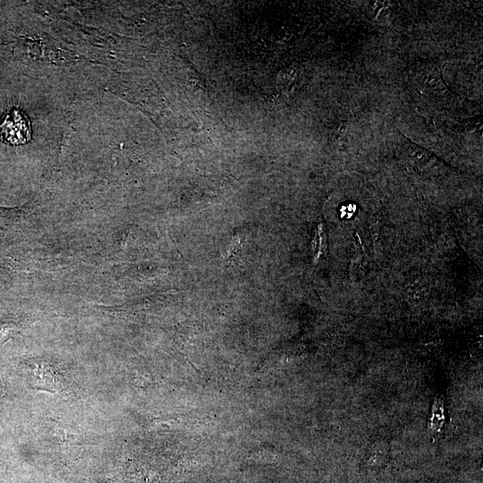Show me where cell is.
<instances>
[{
	"instance_id": "6da1fadb",
	"label": "cell",
	"mask_w": 483,
	"mask_h": 483,
	"mask_svg": "<svg viewBox=\"0 0 483 483\" xmlns=\"http://www.w3.org/2000/svg\"><path fill=\"white\" fill-rule=\"evenodd\" d=\"M31 139L30 121L22 111H7L0 123V141L9 145H22Z\"/></svg>"
},
{
	"instance_id": "7a4b0ae2",
	"label": "cell",
	"mask_w": 483,
	"mask_h": 483,
	"mask_svg": "<svg viewBox=\"0 0 483 483\" xmlns=\"http://www.w3.org/2000/svg\"><path fill=\"white\" fill-rule=\"evenodd\" d=\"M423 87L434 93H443L446 88L440 77L435 71H428L424 72L420 78Z\"/></svg>"
},
{
	"instance_id": "3957f363",
	"label": "cell",
	"mask_w": 483,
	"mask_h": 483,
	"mask_svg": "<svg viewBox=\"0 0 483 483\" xmlns=\"http://www.w3.org/2000/svg\"><path fill=\"white\" fill-rule=\"evenodd\" d=\"M32 377L39 386L47 385L48 386H52L51 385H54V386H55V381L48 369H36Z\"/></svg>"
}]
</instances>
